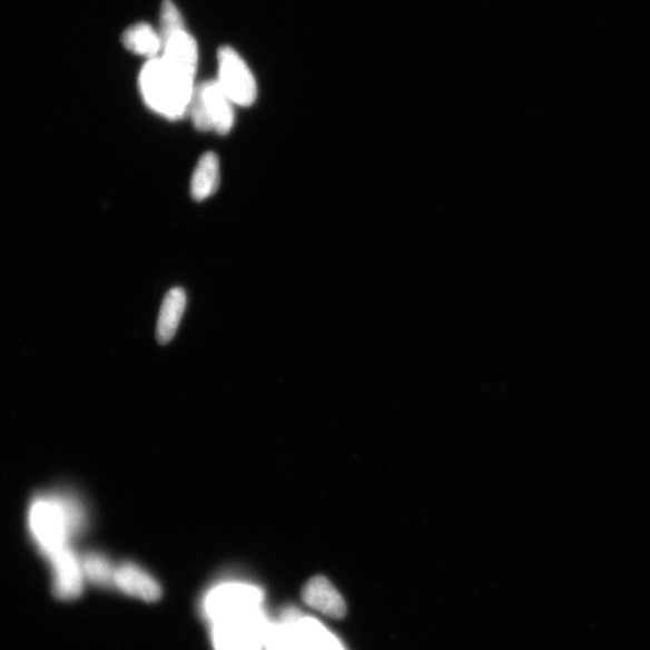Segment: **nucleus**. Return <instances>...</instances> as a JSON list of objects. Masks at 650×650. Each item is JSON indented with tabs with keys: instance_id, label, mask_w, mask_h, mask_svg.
<instances>
[{
	"instance_id": "obj_1",
	"label": "nucleus",
	"mask_w": 650,
	"mask_h": 650,
	"mask_svg": "<svg viewBox=\"0 0 650 650\" xmlns=\"http://www.w3.org/2000/svg\"><path fill=\"white\" fill-rule=\"evenodd\" d=\"M85 523L81 505L65 494L39 495L28 510V526L37 549L50 559L69 545Z\"/></svg>"
},
{
	"instance_id": "obj_2",
	"label": "nucleus",
	"mask_w": 650,
	"mask_h": 650,
	"mask_svg": "<svg viewBox=\"0 0 650 650\" xmlns=\"http://www.w3.org/2000/svg\"><path fill=\"white\" fill-rule=\"evenodd\" d=\"M195 78L168 65L165 59H150L140 73V90L146 105L170 120L188 115Z\"/></svg>"
},
{
	"instance_id": "obj_3",
	"label": "nucleus",
	"mask_w": 650,
	"mask_h": 650,
	"mask_svg": "<svg viewBox=\"0 0 650 650\" xmlns=\"http://www.w3.org/2000/svg\"><path fill=\"white\" fill-rule=\"evenodd\" d=\"M203 611L213 624L218 620L264 612V595L259 588L243 582L216 585L203 601Z\"/></svg>"
},
{
	"instance_id": "obj_4",
	"label": "nucleus",
	"mask_w": 650,
	"mask_h": 650,
	"mask_svg": "<svg viewBox=\"0 0 650 650\" xmlns=\"http://www.w3.org/2000/svg\"><path fill=\"white\" fill-rule=\"evenodd\" d=\"M234 102L217 81L204 82L191 93L188 115L200 131L215 130L226 136L234 126Z\"/></svg>"
},
{
	"instance_id": "obj_5",
	"label": "nucleus",
	"mask_w": 650,
	"mask_h": 650,
	"mask_svg": "<svg viewBox=\"0 0 650 650\" xmlns=\"http://www.w3.org/2000/svg\"><path fill=\"white\" fill-rule=\"evenodd\" d=\"M218 66L217 82L234 105L253 106L257 98V83L243 58L230 48H221L218 53Z\"/></svg>"
},
{
	"instance_id": "obj_6",
	"label": "nucleus",
	"mask_w": 650,
	"mask_h": 650,
	"mask_svg": "<svg viewBox=\"0 0 650 650\" xmlns=\"http://www.w3.org/2000/svg\"><path fill=\"white\" fill-rule=\"evenodd\" d=\"M48 560L52 570L56 597L63 600L79 598L82 593L85 580L81 559L70 546H67V549Z\"/></svg>"
},
{
	"instance_id": "obj_7",
	"label": "nucleus",
	"mask_w": 650,
	"mask_h": 650,
	"mask_svg": "<svg viewBox=\"0 0 650 650\" xmlns=\"http://www.w3.org/2000/svg\"><path fill=\"white\" fill-rule=\"evenodd\" d=\"M122 593L147 602L157 601L161 589L152 575L132 563H125L115 569L114 585Z\"/></svg>"
},
{
	"instance_id": "obj_8",
	"label": "nucleus",
	"mask_w": 650,
	"mask_h": 650,
	"mask_svg": "<svg viewBox=\"0 0 650 650\" xmlns=\"http://www.w3.org/2000/svg\"><path fill=\"white\" fill-rule=\"evenodd\" d=\"M279 619L286 620L297 628L312 650H346L335 634L317 619L305 615L297 609H285Z\"/></svg>"
},
{
	"instance_id": "obj_9",
	"label": "nucleus",
	"mask_w": 650,
	"mask_h": 650,
	"mask_svg": "<svg viewBox=\"0 0 650 650\" xmlns=\"http://www.w3.org/2000/svg\"><path fill=\"white\" fill-rule=\"evenodd\" d=\"M303 599L309 608L329 618L342 619L346 615L347 605L344 598L322 575L307 582L303 590Z\"/></svg>"
},
{
	"instance_id": "obj_10",
	"label": "nucleus",
	"mask_w": 650,
	"mask_h": 650,
	"mask_svg": "<svg viewBox=\"0 0 650 650\" xmlns=\"http://www.w3.org/2000/svg\"><path fill=\"white\" fill-rule=\"evenodd\" d=\"M162 41L161 58L171 67L195 78L198 67V47L185 29L176 32Z\"/></svg>"
},
{
	"instance_id": "obj_11",
	"label": "nucleus",
	"mask_w": 650,
	"mask_h": 650,
	"mask_svg": "<svg viewBox=\"0 0 650 650\" xmlns=\"http://www.w3.org/2000/svg\"><path fill=\"white\" fill-rule=\"evenodd\" d=\"M186 294L181 288L171 289L162 302L157 324L158 343L166 345L171 342L179 329L186 308Z\"/></svg>"
},
{
	"instance_id": "obj_12",
	"label": "nucleus",
	"mask_w": 650,
	"mask_h": 650,
	"mask_svg": "<svg viewBox=\"0 0 650 650\" xmlns=\"http://www.w3.org/2000/svg\"><path fill=\"white\" fill-rule=\"evenodd\" d=\"M219 161L215 154H205L199 159L197 168L191 176L190 195L195 200L201 201L209 198L218 189Z\"/></svg>"
},
{
	"instance_id": "obj_13",
	"label": "nucleus",
	"mask_w": 650,
	"mask_h": 650,
	"mask_svg": "<svg viewBox=\"0 0 650 650\" xmlns=\"http://www.w3.org/2000/svg\"><path fill=\"white\" fill-rule=\"evenodd\" d=\"M122 41L129 51L146 58H157L162 51L160 35L151 26L146 23H139L128 28L124 33Z\"/></svg>"
},
{
	"instance_id": "obj_14",
	"label": "nucleus",
	"mask_w": 650,
	"mask_h": 650,
	"mask_svg": "<svg viewBox=\"0 0 650 650\" xmlns=\"http://www.w3.org/2000/svg\"><path fill=\"white\" fill-rule=\"evenodd\" d=\"M265 648L267 650H312L298 629L283 619L270 622L267 637H265Z\"/></svg>"
},
{
	"instance_id": "obj_15",
	"label": "nucleus",
	"mask_w": 650,
	"mask_h": 650,
	"mask_svg": "<svg viewBox=\"0 0 650 650\" xmlns=\"http://www.w3.org/2000/svg\"><path fill=\"white\" fill-rule=\"evenodd\" d=\"M81 561L85 579L99 587L110 588L114 585L116 568L112 567L109 559L98 553H88Z\"/></svg>"
},
{
	"instance_id": "obj_16",
	"label": "nucleus",
	"mask_w": 650,
	"mask_h": 650,
	"mask_svg": "<svg viewBox=\"0 0 650 650\" xmlns=\"http://www.w3.org/2000/svg\"><path fill=\"white\" fill-rule=\"evenodd\" d=\"M160 19L161 29L159 35L161 39L185 29L181 13L177 10L171 0H165V3H162Z\"/></svg>"
}]
</instances>
